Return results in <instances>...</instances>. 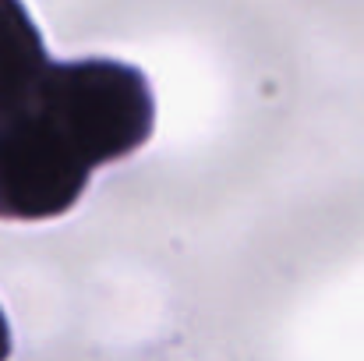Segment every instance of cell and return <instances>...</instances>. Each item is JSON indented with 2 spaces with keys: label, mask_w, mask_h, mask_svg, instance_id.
Returning a JSON list of instances; mask_svg holds the SVG:
<instances>
[{
  "label": "cell",
  "mask_w": 364,
  "mask_h": 361,
  "mask_svg": "<svg viewBox=\"0 0 364 361\" xmlns=\"http://www.w3.org/2000/svg\"><path fill=\"white\" fill-rule=\"evenodd\" d=\"M11 351V337H7V323H4V315H0V358Z\"/></svg>",
  "instance_id": "cell-1"
}]
</instances>
